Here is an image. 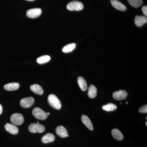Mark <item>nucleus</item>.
I'll return each mask as SVG.
<instances>
[{
	"mask_svg": "<svg viewBox=\"0 0 147 147\" xmlns=\"http://www.w3.org/2000/svg\"><path fill=\"white\" fill-rule=\"evenodd\" d=\"M51 59L50 56L49 55H45L41 56L37 59L36 61L40 64H42L48 62Z\"/></svg>",
	"mask_w": 147,
	"mask_h": 147,
	"instance_id": "412c9836",
	"label": "nucleus"
},
{
	"mask_svg": "<svg viewBox=\"0 0 147 147\" xmlns=\"http://www.w3.org/2000/svg\"><path fill=\"white\" fill-rule=\"evenodd\" d=\"M32 114L38 119L44 120L47 118V113L39 108H35L32 111Z\"/></svg>",
	"mask_w": 147,
	"mask_h": 147,
	"instance_id": "7ed1b4c3",
	"label": "nucleus"
},
{
	"mask_svg": "<svg viewBox=\"0 0 147 147\" xmlns=\"http://www.w3.org/2000/svg\"><path fill=\"white\" fill-rule=\"evenodd\" d=\"M142 11H143V13L145 16H147V6L144 5L142 7Z\"/></svg>",
	"mask_w": 147,
	"mask_h": 147,
	"instance_id": "393cba45",
	"label": "nucleus"
},
{
	"mask_svg": "<svg viewBox=\"0 0 147 147\" xmlns=\"http://www.w3.org/2000/svg\"><path fill=\"white\" fill-rule=\"evenodd\" d=\"M76 47V44L75 43H70L66 45L63 48L62 51L64 53H69L72 52Z\"/></svg>",
	"mask_w": 147,
	"mask_h": 147,
	"instance_id": "aec40b11",
	"label": "nucleus"
},
{
	"mask_svg": "<svg viewBox=\"0 0 147 147\" xmlns=\"http://www.w3.org/2000/svg\"><path fill=\"white\" fill-rule=\"evenodd\" d=\"M83 3L79 1H74L69 3L67 5V8L70 11H80L84 8Z\"/></svg>",
	"mask_w": 147,
	"mask_h": 147,
	"instance_id": "f03ea898",
	"label": "nucleus"
},
{
	"mask_svg": "<svg viewBox=\"0 0 147 147\" xmlns=\"http://www.w3.org/2000/svg\"><path fill=\"white\" fill-rule=\"evenodd\" d=\"M47 115H50V113H47Z\"/></svg>",
	"mask_w": 147,
	"mask_h": 147,
	"instance_id": "bb28decb",
	"label": "nucleus"
},
{
	"mask_svg": "<svg viewBox=\"0 0 147 147\" xmlns=\"http://www.w3.org/2000/svg\"><path fill=\"white\" fill-rule=\"evenodd\" d=\"M110 2L113 7L117 10L121 11H125L126 10L127 8L125 5L118 0H111Z\"/></svg>",
	"mask_w": 147,
	"mask_h": 147,
	"instance_id": "1a4fd4ad",
	"label": "nucleus"
},
{
	"mask_svg": "<svg viewBox=\"0 0 147 147\" xmlns=\"http://www.w3.org/2000/svg\"><path fill=\"white\" fill-rule=\"evenodd\" d=\"M36 123L39 124V122H38V121Z\"/></svg>",
	"mask_w": 147,
	"mask_h": 147,
	"instance_id": "c85d7f7f",
	"label": "nucleus"
},
{
	"mask_svg": "<svg viewBox=\"0 0 147 147\" xmlns=\"http://www.w3.org/2000/svg\"><path fill=\"white\" fill-rule=\"evenodd\" d=\"M112 134L114 138L119 141H121L123 139V134L117 129H113L112 131Z\"/></svg>",
	"mask_w": 147,
	"mask_h": 147,
	"instance_id": "6ab92c4d",
	"label": "nucleus"
},
{
	"mask_svg": "<svg viewBox=\"0 0 147 147\" xmlns=\"http://www.w3.org/2000/svg\"><path fill=\"white\" fill-rule=\"evenodd\" d=\"M3 112V108L2 106H1V105L0 104V115L1 114V113H2Z\"/></svg>",
	"mask_w": 147,
	"mask_h": 147,
	"instance_id": "a878e982",
	"label": "nucleus"
},
{
	"mask_svg": "<svg viewBox=\"0 0 147 147\" xmlns=\"http://www.w3.org/2000/svg\"><path fill=\"white\" fill-rule=\"evenodd\" d=\"M6 130L12 134H17L18 133V129L15 125L10 123H6L5 126Z\"/></svg>",
	"mask_w": 147,
	"mask_h": 147,
	"instance_id": "f8f14e48",
	"label": "nucleus"
},
{
	"mask_svg": "<svg viewBox=\"0 0 147 147\" xmlns=\"http://www.w3.org/2000/svg\"><path fill=\"white\" fill-rule=\"evenodd\" d=\"M82 121L83 123L90 130H93V126L88 116L83 115L82 117Z\"/></svg>",
	"mask_w": 147,
	"mask_h": 147,
	"instance_id": "ddd939ff",
	"label": "nucleus"
},
{
	"mask_svg": "<svg viewBox=\"0 0 147 147\" xmlns=\"http://www.w3.org/2000/svg\"><path fill=\"white\" fill-rule=\"evenodd\" d=\"M129 3L134 7H139L143 4L142 0H127Z\"/></svg>",
	"mask_w": 147,
	"mask_h": 147,
	"instance_id": "5701e85b",
	"label": "nucleus"
},
{
	"mask_svg": "<svg viewBox=\"0 0 147 147\" xmlns=\"http://www.w3.org/2000/svg\"><path fill=\"white\" fill-rule=\"evenodd\" d=\"M27 1H34V0H27Z\"/></svg>",
	"mask_w": 147,
	"mask_h": 147,
	"instance_id": "cd10ccee",
	"label": "nucleus"
},
{
	"mask_svg": "<svg viewBox=\"0 0 147 147\" xmlns=\"http://www.w3.org/2000/svg\"><path fill=\"white\" fill-rule=\"evenodd\" d=\"M34 102V98L32 97L25 98L20 101V105L24 108H29L33 105Z\"/></svg>",
	"mask_w": 147,
	"mask_h": 147,
	"instance_id": "423d86ee",
	"label": "nucleus"
},
{
	"mask_svg": "<svg viewBox=\"0 0 147 147\" xmlns=\"http://www.w3.org/2000/svg\"><path fill=\"white\" fill-rule=\"evenodd\" d=\"M19 86L20 85L18 83H11L6 84L4 86V88L6 90L13 91L18 89Z\"/></svg>",
	"mask_w": 147,
	"mask_h": 147,
	"instance_id": "dca6fc26",
	"label": "nucleus"
},
{
	"mask_svg": "<svg viewBox=\"0 0 147 147\" xmlns=\"http://www.w3.org/2000/svg\"><path fill=\"white\" fill-rule=\"evenodd\" d=\"M127 92L125 90H121L115 92L113 94V97L117 100H122L126 99L127 96Z\"/></svg>",
	"mask_w": 147,
	"mask_h": 147,
	"instance_id": "6e6552de",
	"label": "nucleus"
},
{
	"mask_svg": "<svg viewBox=\"0 0 147 147\" xmlns=\"http://www.w3.org/2000/svg\"><path fill=\"white\" fill-rule=\"evenodd\" d=\"M97 89L94 85H90L88 90V96L90 98H94L96 97Z\"/></svg>",
	"mask_w": 147,
	"mask_h": 147,
	"instance_id": "2eb2a0df",
	"label": "nucleus"
},
{
	"mask_svg": "<svg viewBox=\"0 0 147 147\" xmlns=\"http://www.w3.org/2000/svg\"><path fill=\"white\" fill-rule=\"evenodd\" d=\"M42 10L40 8H33L27 11L26 15L29 18H34L41 15Z\"/></svg>",
	"mask_w": 147,
	"mask_h": 147,
	"instance_id": "0eeeda50",
	"label": "nucleus"
},
{
	"mask_svg": "<svg viewBox=\"0 0 147 147\" xmlns=\"http://www.w3.org/2000/svg\"><path fill=\"white\" fill-rule=\"evenodd\" d=\"M78 83L79 84V86L82 90L85 91L88 88V86L86 80L82 76H79L78 77Z\"/></svg>",
	"mask_w": 147,
	"mask_h": 147,
	"instance_id": "a211bd4d",
	"label": "nucleus"
},
{
	"mask_svg": "<svg viewBox=\"0 0 147 147\" xmlns=\"http://www.w3.org/2000/svg\"><path fill=\"white\" fill-rule=\"evenodd\" d=\"M146 126H147V122H146Z\"/></svg>",
	"mask_w": 147,
	"mask_h": 147,
	"instance_id": "c756f323",
	"label": "nucleus"
},
{
	"mask_svg": "<svg viewBox=\"0 0 147 147\" xmlns=\"http://www.w3.org/2000/svg\"><path fill=\"white\" fill-rule=\"evenodd\" d=\"M55 140V137L51 133L45 134L41 139V141L44 144H48L53 142Z\"/></svg>",
	"mask_w": 147,
	"mask_h": 147,
	"instance_id": "4468645a",
	"label": "nucleus"
},
{
	"mask_svg": "<svg viewBox=\"0 0 147 147\" xmlns=\"http://www.w3.org/2000/svg\"><path fill=\"white\" fill-rule=\"evenodd\" d=\"M56 133L62 138H65L68 137L67 130L63 126L61 125L57 127L56 129Z\"/></svg>",
	"mask_w": 147,
	"mask_h": 147,
	"instance_id": "9b49d317",
	"label": "nucleus"
},
{
	"mask_svg": "<svg viewBox=\"0 0 147 147\" xmlns=\"http://www.w3.org/2000/svg\"><path fill=\"white\" fill-rule=\"evenodd\" d=\"M29 131L32 133H42L45 131V127L40 124L32 123L29 126Z\"/></svg>",
	"mask_w": 147,
	"mask_h": 147,
	"instance_id": "39448f33",
	"label": "nucleus"
},
{
	"mask_svg": "<svg viewBox=\"0 0 147 147\" xmlns=\"http://www.w3.org/2000/svg\"><path fill=\"white\" fill-rule=\"evenodd\" d=\"M139 113H147V105H145L141 107L139 110Z\"/></svg>",
	"mask_w": 147,
	"mask_h": 147,
	"instance_id": "b1692460",
	"label": "nucleus"
},
{
	"mask_svg": "<svg viewBox=\"0 0 147 147\" xmlns=\"http://www.w3.org/2000/svg\"><path fill=\"white\" fill-rule=\"evenodd\" d=\"M48 102L53 108L57 110H59L61 108V101L55 94L49 95L48 97Z\"/></svg>",
	"mask_w": 147,
	"mask_h": 147,
	"instance_id": "f257e3e1",
	"label": "nucleus"
},
{
	"mask_svg": "<svg viewBox=\"0 0 147 147\" xmlns=\"http://www.w3.org/2000/svg\"><path fill=\"white\" fill-rule=\"evenodd\" d=\"M32 91L35 93L39 95H42L43 93V90L42 87L38 84H34L30 87Z\"/></svg>",
	"mask_w": 147,
	"mask_h": 147,
	"instance_id": "f3484780",
	"label": "nucleus"
},
{
	"mask_svg": "<svg viewBox=\"0 0 147 147\" xmlns=\"http://www.w3.org/2000/svg\"><path fill=\"white\" fill-rule=\"evenodd\" d=\"M102 109L107 112H110L116 110L117 109V106L115 104L110 103L102 106Z\"/></svg>",
	"mask_w": 147,
	"mask_h": 147,
	"instance_id": "4be33fe9",
	"label": "nucleus"
},
{
	"mask_svg": "<svg viewBox=\"0 0 147 147\" xmlns=\"http://www.w3.org/2000/svg\"><path fill=\"white\" fill-rule=\"evenodd\" d=\"M126 104H127V103H128V102H126Z\"/></svg>",
	"mask_w": 147,
	"mask_h": 147,
	"instance_id": "7c9ffc66",
	"label": "nucleus"
},
{
	"mask_svg": "<svg viewBox=\"0 0 147 147\" xmlns=\"http://www.w3.org/2000/svg\"><path fill=\"white\" fill-rule=\"evenodd\" d=\"M23 116L19 113H14L11 116L10 121L15 125H21L24 122Z\"/></svg>",
	"mask_w": 147,
	"mask_h": 147,
	"instance_id": "20e7f679",
	"label": "nucleus"
},
{
	"mask_svg": "<svg viewBox=\"0 0 147 147\" xmlns=\"http://www.w3.org/2000/svg\"><path fill=\"white\" fill-rule=\"evenodd\" d=\"M147 18L146 16H135L134 23L137 27H142L145 24H146Z\"/></svg>",
	"mask_w": 147,
	"mask_h": 147,
	"instance_id": "9d476101",
	"label": "nucleus"
}]
</instances>
